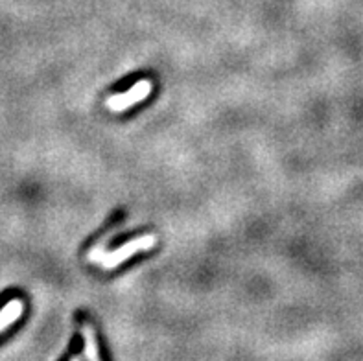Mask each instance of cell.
Instances as JSON below:
<instances>
[{"label": "cell", "instance_id": "2", "mask_svg": "<svg viewBox=\"0 0 363 361\" xmlns=\"http://www.w3.org/2000/svg\"><path fill=\"white\" fill-rule=\"evenodd\" d=\"M151 88H153V85H151L150 79H141L139 84L133 85L129 91H126V93L115 94V96L109 98L106 105L111 109L113 112H124L126 109L136 105V103L144 102L146 98L151 94Z\"/></svg>", "mask_w": 363, "mask_h": 361}, {"label": "cell", "instance_id": "3", "mask_svg": "<svg viewBox=\"0 0 363 361\" xmlns=\"http://www.w3.org/2000/svg\"><path fill=\"white\" fill-rule=\"evenodd\" d=\"M25 310V304L23 301L19 298H15V301H10V303L6 304L2 310H0V332H4L6 328L13 324L17 319L20 317V313Z\"/></svg>", "mask_w": 363, "mask_h": 361}, {"label": "cell", "instance_id": "1", "mask_svg": "<svg viewBox=\"0 0 363 361\" xmlns=\"http://www.w3.org/2000/svg\"><path fill=\"white\" fill-rule=\"evenodd\" d=\"M157 244V236L153 235H144L141 238H135L124 244L122 247L115 251H103L102 247H96V249H92V253L89 254V260L94 262V264L102 265L103 269H115L122 264V262H126L127 258L131 256H135L139 253H144V251H150L151 247H155Z\"/></svg>", "mask_w": 363, "mask_h": 361}, {"label": "cell", "instance_id": "4", "mask_svg": "<svg viewBox=\"0 0 363 361\" xmlns=\"http://www.w3.org/2000/svg\"><path fill=\"white\" fill-rule=\"evenodd\" d=\"M83 339H85V354L83 356L87 360H100V352H98V343L94 337V330L89 322L83 324Z\"/></svg>", "mask_w": 363, "mask_h": 361}]
</instances>
